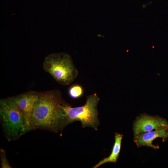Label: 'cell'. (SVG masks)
Here are the masks:
<instances>
[{
	"instance_id": "6da1fadb",
	"label": "cell",
	"mask_w": 168,
	"mask_h": 168,
	"mask_svg": "<svg viewBox=\"0 0 168 168\" xmlns=\"http://www.w3.org/2000/svg\"><path fill=\"white\" fill-rule=\"evenodd\" d=\"M66 102L58 90L39 92L30 119V130L39 129L58 133L65 127Z\"/></svg>"
},
{
	"instance_id": "7a4b0ae2",
	"label": "cell",
	"mask_w": 168,
	"mask_h": 168,
	"mask_svg": "<svg viewBox=\"0 0 168 168\" xmlns=\"http://www.w3.org/2000/svg\"><path fill=\"white\" fill-rule=\"evenodd\" d=\"M43 68L56 82L64 86L72 83L78 75L71 56L64 53L48 55L44 61Z\"/></svg>"
},
{
	"instance_id": "3957f363",
	"label": "cell",
	"mask_w": 168,
	"mask_h": 168,
	"mask_svg": "<svg viewBox=\"0 0 168 168\" xmlns=\"http://www.w3.org/2000/svg\"><path fill=\"white\" fill-rule=\"evenodd\" d=\"M100 98L96 93L88 96L83 106L72 107L66 103L63 108L65 113V126L75 121H80L82 128L90 127L97 130L100 124L97 105Z\"/></svg>"
},
{
	"instance_id": "277c9868",
	"label": "cell",
	"mask_w": 168,
	"mask_h": 168,
	"mask_svg": "<svg viewBox=\"0 0 168 168\" xmlns=\"http://www.w3.org/2000/svg\"><path fill=\"white\" fill-rule=\"evenodd\" d=\"M0 118L4 133L8 141L17 139L22 135L23 114L11 97L0 100Z\"/></svg>"
},
{
	"instance_id": "5b68a950",
	"label": "cell",
	"mask_w": 168,
	"mask_h": 168,
	"mask_svg": "<svg viewBox=\"0 0 168 168\" xmlns=\"http://www.w3.org/2000/svg\"><path fill=\"white\" fill-rule=\"evenodd\" d=\"M39 92L29 91L11 97L21 110L24 118L22 135L30 130V119L34 105L37 100Z\"/></svg>"
},
{
	"instance_id": "8992f818",
	"label": "cell",
	"mask_w": 168,
	"mask_h": 168,
	"mask_svg": "<svg viewBox=\"0 0 168 168\" xmlns=\"http://www.w3.org/2000/svg\"><path fill=\"white\" fill-rule=\"evenodd\" d=\"M163 126H168V122L165 119L159 117L143 115L138 118L134 123V135L136 137Z\"/></svg>"
},
{
	"instance_id": "52a82bcc",
	"label": "cell",
	"mask_w": 168,
	"mask_h": 168,
	"mask_svg": "<svg viewBox=\"0 0 168 168\" xmlns=\"http://www.w3.org/2000/svg\"><path fill=\"white\" fill-rule=\"evenodd\" d=\"M135 142L138 146H147L155 149L157 147L152 144L153 141L160 137L164 139L168 137V126H163L154 131L140 134L136 136Z\"/></svg>"
},
{
	"instance_id": "ba28073f",
	"label": "cell",
	"mask_w": 168,
	"mask_h": 168,
	"mask_svg": "<svg viewBox=\"0 0 168 168\" xmlns=\"http://www.w3.org/2000/svg\"><path fill=\"white\" fill-rule=\"evenodd\" d=\"M123 135L116 133L115 135V142L112 152L110 155L100 161L94 166L93 168H97L104 164L107 163H116L119 157L121 147Z\"/></svg>"
},
{
	"instance_id": "9c48e42d",
	"label": "cell",
	"mask_w": 168,
	"mask_h": 168,
	"mask_svg": "<svg viewBox=\"0 0 168 168\" xmlns=\"http://www.w3.org/2000/svg\"><path fill=\"white\" fill-rule=\"evenodd\" d=\"M84 90L82 87L78 84L71 86L68 90L69 96L72 98L77 99L81 97L83 95Z\"/></svg>"
},
{
	"instance_id": "30bf717a",
	"label": "cell",
	"mask_w": 168,
	"mask_h": 168,
	"mask_svg": "<svg viewBox=\"0 0 168 168\" xmlns=\"http://www.w3.org/2000/svg\"><path fill=\"white\" fill-rule=\"evenodd\" d=\"M0 153L1 155V167L2 168H12V167L10 166L7 160L5 150L2 149H1Z\"/></svg>"
}]
</instances>
